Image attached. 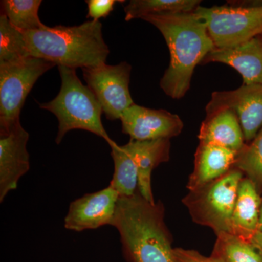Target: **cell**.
Masks as SVG:
<instances>
[{"label": "cell", "mask_w": 262, "mask_h": 262, "mask_svg": "<svg viewBox=\"0 0 262 262\" xmlns=\"http://www.w3.org/2000/svg\"><path fill=\"white\" fill-rule=\"evenodd\" d=\"M230 110L238 119L245 141L251 142L262 127V84H243L234 91L213 93L207 115Z\"/></svg>", "instance_id": "9c48e42d"}, {"label": "cell", "mask_w": 262, "mask_h": 262, "mask_svg": "<svg viewBox=\"0 0 262 262\" xmlns=\"http://www.w3.org/2000/svg\"><path fill=\"white\" fill-rule=\"evenodd\" d=\"M163 203H151L139 191L120 196L112 226L118 231L127 262H177Z\"/></svg>", "instance_id": "6da1fadb"}, {"label": "cell", "mask_w": 262, "mask_h": 262, "mask_svg": "<svg viewBox=\"0 0 262 262\" xmlns=\"http://www.w3.org/2000/svg\"><path fill=\"white\" fill-rule=\"evenodd\" d=\"M261 205V193L254 183L245 177L237 191L231 234L251 243V239L258 232Z\"/></svg>", "instance_id": "2e32d148"}, {"label": "cell", "mask_w": 262, "mask_h": 262, "mask_svg": "<svg viewBox=\"0 0 262 262\" xmlns=\"http://www.w3.org/2000/svg\"><path fill=\"white\" fill-rule=\"evenodd\" d=\"M56 66L33 56L0 63V132L20 123V112L33 86Z\"/></svg>", "instance_id": "8992f818"}, {"label": "cell", "mask_w": 262, "mask_h": 262, "mask_svg": "<svg viewBox=\"0 0 262 262\" xmlns=\"http://www.w3.org/2000/svg\"><path fill=\"white\" fill-rule=\"evenodd\" d=\"M238 152L224 146L200 142L194 155V168L189 177V191L213 182L234 168Z\"/></svg>", "instance_id": "5bb4252c"}, {"label": "cell", "mask_w": 262, "mask_h": 262, "mask_svg": "<svg viewBox=\"0 0 262 262\" xmlns=\"http://www.w3.org/2000/svg\"><path fill=\"white\" fill-rule=\"evenodd\" d=\"M218 62L230 66L244 79V84H262V34L232 48H215L202 63Z\"/></svg>", "instance_id": "4fadbf2b"}, {"label": "cell", "mask_w": 262, "mask_h": 262, "mask_svg": "<svg viewBox=\"0 0 262 262\" xmlns=\"http://www.w3.org/2000/svg\"><path fill=\"white\" fill-rule=\"evenodd\" d=\"M114 174L110 182L120 196H131L139 191V170L135 160L123 146L116 142L111 145Z\"/></svg>", "instance_id": "d6986e66"}, {"label": "cell", "mask_w": 262, "mask_h": 262, "mask_svg": "<svg viewBox=\"0 0 262 262\" xmlns=\"http://www.w3.org/2000/svg\"><path fill=\"white\" fill-rule=\"evenodd\" d=\"M88 5L87 18L99 20L100 18H106L113 11L114 7L117 3H125L116 0H86Z\"/></svg>", "instance_id": "cb8c5ba5"}, {"label": "cell", "mask_w": 262, "mask_h": 262, "mask_svg": "<svg viewBox=\"0 0 262 262\" xmlns=\"http://www.w3.org/2000/svg\"><path fill=\"white\" fill-rule=\"evenodd\" d=\"M29 55L23 32L15 29L5 15H0V63L18 61Z\"/></svg>", "instance_id": "7402d4cb"}, {"label": "cell", "mask_w": 262, "mask_h": 262, "mask_svg": "<svg viewBox=\"0 0 262 262\" xmlns=\"http://www.w3.org/2000/svg\"><path fill=\"white\" fill-rule=\"evenodd\" d=\"M120 195L111 185L90 193L71 203L64 219V227L82 232L113 224Z\"/></svg>", "instance_id": "8fae6325"}, {"label": "cell", "mask_w": 262, "mask_h": 262, "mask_svg": "<svg viewBox=\"0 0 262 262\" xmlns=\"http://www.w3.org/2000/svg\"><path fill=\"white\" fill-rule=\"evenodd\" d=\"M211 257L220 262H262V256L251 243L227 232L217 234Z\"/></svg>", "instance_id": "ffe728a7"}, {"label": "cell", "mask_w": 262, "mask_h": 262, "mask_svg": "<svg viewBox=\"0 0 262 262\" xmlns=\"http://www.w3.org/2000/svg\"><path fill=\"white\" fill-rule=\"evenodd\" d=\"M204 20L215 48H232L262 34V3L249 6H199L195 10Z\"/></svg>", "instance_id": "52a82bcc"}, {"label": "cell", "mask_w": 262, "mask_h": 262, "mask_svg": "<svg viewBox=\"0 0 262 262\" xmlns=\"http://www.w3.org/2000/svg\"><path fill=\"white\" fill-rule=\"evenodd\" d=\"M131 69L126 61L82 69L87 86L108 120H120L124 112L134 104L129 91Z\"/></svg>", "instance_id": "ba28073f"}, {"label": "cell", "mask_w": 262, "mask_h": 262, "mask_svg": "<svg viewBox=\"0 0 262 262\" xmlns=\"http://www.w3.org/2000/svg\"><path fill=\"white\" fill-rule=\"evenodd\" d=\"M28 132L18 123L0 132V202L18 187L19 179L30 168L27 151Z\"/></svg>", "instance_id": "7c38bea8"}, {"label": "cell", "mask_w": 262, "mask_h": 262, "mask_svg": "<svg viewBox=\"0 0 262 262\" xmlns=\"http://www.w3.org/2000/svg\"><path fill=\"white\" fill-rule=\"evenodd\" d=\"M244 173L237 168L223 177L189 191L182 200L192 220L210 227L215 234L232 233V220L237 191Z\"/></svg>", "instance_id": "5b68a950"}, {"label": "cell", "mask_w": 262, "mask_h": 262, "mask_svg": "<svg viewBox=\"0 0 262 262\" xmlns=\"http://www.w3.org/2000/svg\"><path fill=\"white\" fill-rule=\"evenodd\" d=\"M122 130L136 141L170 139L184 128L180 117L164 110H153L133 104L122 114Z\"/></svg>", "instance_id": "30bf717a"}, {"label": "cell", "mask_w": 262, "mask_h": 262, "mask_svg": "<svg viewBox=\"0 0 262 262\" xmlns=\"http://www.w3.org/2000/svg\"><path fill=\"white\" fill-rule=\"evenodd\" d=\"M143 20L158 29L170 51V64L160 80V88L167 96L180 99L190 88L196 66L215 49L206 22L194 12Z\"/></svg>", "instance_id": "7a4b0ae2"}, {"label": "cell", "mask_w": 262, "mask_h": 262, "mask_svg": "<svg viewBox=\"0 0 262 262\" xmlns=\"http://www.w3.org/2000/svg\"><path fill=\"white\" fill-rule=\"evenodd\" d=\"M58 67L61 80L59 93L49 102L39 103V107L51 112L58 119L56 144H59L70 130L80 129L93 133L111 145L115 141L103 127L102 108L92 91L82 84L75 69Z\"/></svg>", "instance_id": "277c9868"}, {"label": "cell", "mask_w": 262, "mask_h": 262, "mask_svg": "<svg viewBox=\"0 0 262 262\" xmlns=\"http://www.w3.org/2000/svg\"><path fill=\"white\" fill-rule=\"evenodd\" d=\"M258 231H260V232H262V196L261 210H260L259 225H258Z\"/></svg>", "instance_id": "4316f807"}, {"label": "cell", "mask_w": 262, "mask_h": 262, "mask_svg": "<svg viewBox=\"0 0 262 262\" xmlns=\"http://www.w3.org/2000/svg\"><path fill=\"white\" fill-rule=\"evenodd\" d=\"M234 168L251 179L262 193V127L254 139L239 151Z\"/></svg>", "instance_id": "603a6c76"}, {"label": "cell", "mask_w": 262, "mask_h": 262, "mask_svg": "<svg viewBox=\"0 0 262 262\" xmlns=\"http://www.w3.org/2000/svg\"><path fill=\"white\" fill-rule=\"evenodd\" d=\"M251 244L256 248V250L262 256V232L258 231L251 239Z\"/></svg>", "instance_id": "484cf974"}, {"label": "cell", "mask_w": 262, "mask_h": 262, "mask_svg": "<svg viewBox=\"0 0 262 262\" xmlns=\"http://www.w3.org/2000/svg\"><path fill=\"white\" fill-rule=\"evenodd\" d=\"M173 256L177 262H220L211 256H203L194 250H186L182 248H173Z\"/></svg>", "instance_id": "d4e9b609"}, {"label": "cell", "mask_w": 262, "mask_h": 262, "mask_svg": "<svg viewBox=\"0 0 262 262\" xmlns=\"http://www.w3.org/2000/svg\"><path fill=\"white\" fill-rule=\"evenodd\" d=\"M40 0H4L1 1V14L21 32L38 30L45 27L39 17Z\"/></svg>", "instance_id": "44dd1931"}, {"label": "cell", "mask_w": 262, "mask_h": 262, "mask_svg": "<svg viewBox=\"0 0 262 262\" xmlns=\"http://www.w3.org/2000/svg\"><path fill=\"white\" fill-rule=\"evenodd\" d=\"M198 137L200 142L217 144L237 152L246 145L238 119L230 110H219L207 115Z\"/></svg>", "instance_id": "e0dca14e"}, {"label": "cell", "mask_w": 262, "mask_h": 262, "mask_svg": "<svg viewBox=\"0 0 262 262\" xmlns=\"http://www.w3.org/2000/svg\"><path fill=\"white\" fill-rule=\"evenodd\" d=\"M23 34L31 56L53 62L57 67L75 70L97 67L106 63L110 54L99 20L74 27L46 25Z\"/></svg>", "instance_id": "3957f363"}, {"label": "cell", "mask_w": 262, "mask_h": 262, "mask_svg": "<svg viewBox=\"0 0 262 262\" xmlns=\"http://www.w3.org/2000/svg\"><path fill=\"white\" fill-rule=\"evenodd\" d=\"M135 160L139 170V191L143 198L155 203L151 187L153 170L160 164L168 162L170 158V139L136 141L130 139L123 145Z\"/></svg>", "instance_id": "9a60e30c"}, {"label": "cell", "mask_w": 262, "mask_h": 262, "mask_svg": "<svg viewBox=\"0 0 262 262\" xmlns=\"http://www.w3.org/2000/svg\"><path fill=\"white\" fill-rule=\"evenodd\" d=\"M201 3L198 0H132L124 8L125 19L130 21L149 16L192 13L201 6Z\"/></svg>", "instance_id": "ac0fdd59"}]
</instances>
